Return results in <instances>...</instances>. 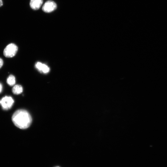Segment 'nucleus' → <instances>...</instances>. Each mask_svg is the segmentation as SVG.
Here are the masks:
<instances>
[{
	"label": "nucleus",
	"instance_id": "1",
	"mask_svg": "<svg viewBox=\"0 0 167 167\" xmlns=\"http://www.w3.org/2000/svg\"><path fill=\"white\" fill-rule=\"evenodd\" d=\"M12 120L16 127L21 129H25L30 126L32 118L27 111L21 109L16 111L14 113Z\"/></svg>",
	"mask_w": 167,
	"mask_h": 167
},
{
	"label": "nucleus",
	"instance_id": "2",
	"mask_svg": "<svg viewBox=\"0 0 167 167\" xmlns=\"http://www.w3.org/2000/svg\"><path fill=\"white\" fill-rule=\"evenodd\" d=\"M18 47L13 44L8 45L5 48L4 54L7 58H12L15 55L18 51Z\"/></svg>",
	"mask_w": 167,
	"mask_h": 167
},
{
	"label": "nucleus",
	"instance_id": "3",
	"mask_svg": "<svg viewBox=\"0 0 167 167\" xmlns=\"http://www.w3.org/2000/svg\"><path fill=\"white\" fill-rule=\"evenodd\" d=\"M14 101L11 97L5 96L0 101V104L4 110H7L10 109L13 106Z\"/></svg>",
	"mask_w": 167,
	"mask_h": 167
},
{
	"label": "nucleus",
	"instance_id": "4",
	"mask_svg": "<svg viewBox=\"0 0 167 167\" xmlns=\"http://www.w3.org/2000/svg\"><path fill=\"white\" fill-rule=\"evenodd\" d=\"M57 7V4L55 2L52 1H48L43 5L42 10L45 12L50 13L55 10Z\"/></svg>",
	"mask_w": 167,
	"mask_h": 167
},
{
	"label": "nucleus",
	"instance_id": "5",
	"mask_svg": "<svg viewBox=\"0 0 167 167\" xmlns=\"http://www.w3.org/2000/svg\"><path fill=\"white\" fill-rule=\"evenodd\" d=\"M43 3V0H31L30 5L33 10H37L39 9Z\"/></svg>",
	"mask_w": 167,
	"mask_h": 167
},
{
	"label": "nucleus",
	"instance_id": "6",
	"mask_svg": "<svg viewBox=\"0 0 167 167\" xmlns=\"http://www.w3.org/2000/svg\"><path fill=\"white\" fill-rule=\"evenodd\" d=\"M36 67L39 71L44 73H47L50 71L49 67L46 65L41 62H38L35 65Z\"/></svg>",
	"mask_w": 167,
	"mask_h": 167
},
{
	"label": "nucleus",
	"instance_id": "7",
	"mask_svg": "<svg viewBox=\"0 0 167 167\" xmlns=\"http://www.w3.org/2000/svg\"><path fill=\"white\" fill-rule=\"evenodd\" d=\"M12 91L14 94L15 95H19L22 92L23 89L21 85H16L13 87Z\"/></svg>",
	"mask_w": 167,
	"mask_h": 167
},
{
	"label": "nucleus",
	"instance_id": "8",
	"mask_svg": "<svg viewBox=\"0 0 167 167\" xmlns=\"http://www.w3.org/2000/svg\"><path fill=\"white\" fill-rule=\"evenodd\" d=\"M7 84L10 86H13L16 83V79L15 77L13 75H10L8 77L7 81Z\"/></svg>",
	"mask_w": 167,
	"mask_h": 167
},
{
	"label": "nucleus",
	"instance_id": "9",
	"mask_svg": "<svg viewBox=\"0 0 167 167\" xmlns=\"http://www.w3.org/2000/svg\"><path fill=\"white\" fill-rule=\"evenodd\" d=\"M3 64V61L1 58H0V69H1Z\"/></svg>",
	"mask_w": 167,
	"mask_h": 167
},
{
	"label": "nucleus",
	"instance_id": "10",
	"mask_svg": "<svg viewBox=\"0 0 167 167\" xmlns=\"http://www.w3.org/2000/svg\"><path fill=\"white\" fill-rule=\"evenodd\" d=\"M2 88H3L2 85L0 83V93H1L2 91Z\"/></svg>",
	"mask_w": 167,
	"mask_h": 167
},
{
	"label": "nucleus",
	"instance_id": "11",
	"mask_svg": "<svg viewBox=\"0 0 167 167\" xmlns=\"http://www.w3.org/2000/svg\"><path fill=\"white\" fill-rule=\"evenodd\" d=\"M3 5L2 0H0V7H2Z\"/></svg>",
	"mask_w": 167,
	"mask_h": 167
},
{
	"label": "nucleus",
	"instance_id": "12",
	"mask_svg": "<svg viewBox=\"0 0 167 167\" xmlns=\"http://www.w3.org/2000/svg\"><path fill=\"white\" fill-rule=\"evenodd\" d=\"M55 167H60V166H55Z\"/></svg>",
	"mask_w": 167,
	"mask_h": 167
}]
</instances>
